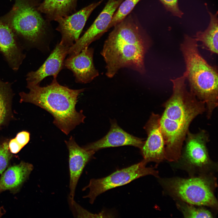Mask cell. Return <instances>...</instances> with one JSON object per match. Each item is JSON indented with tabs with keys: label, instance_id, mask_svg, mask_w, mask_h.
<instances>
[{
	"label": "cell",
	"instance_id": "1",
	"mask_svg": "<svg viewBox=\"0 0 218 218\" xmlns=\"http://www.w3.org/2000/svg\"><path fill=\"white\" fill-rule=\"evenodd\" d=\"M186 79L183 74L170 80L173 85L172 93L163 104L164 110L160 118L165 144V159L170 162L177 161L181 157L190 124L196 117L206 111L205 103L187 90Z\"/></svg>",
	"mask_w": 218,
	"mask_h": 218
},
{
	"label": "cell",
	"instance_id": "2",
	"mask_svg": "<svg viewBox=\"0 0 218 218\" xmlns=\"http://www.w3.org/2000/svg\"><path fill=\"white\" fill-rule=\"evenodd\" d=\"M113 27L101 52L106 75L112 78L125 68L144 74L145 57L151 43L150 37L130 13Z\"/></svg>",
	"mask_w": 218,
	"mask_h": 218
},
{
	"label": "cell",
	"instance_id": "3",
	"mask_svg": "<svg viewBox=\"0 0 218 218\" xmlns=\"http://www.w3.org/2000/svg\"><path fill=\"white\" fill-rule=\"evenodd\" d=\"M45 87L39 84L27 85L28 93H19L20 102L31 103L45 110L53 117L54 124L67 135L76 127L84 123L83 111H77L75 106L79 94L84 89H72L60 84L57 77Z\"/></svg>",
	"mask_w": 218,
	"mask_h": 218
},
{
	"label": "cell",
	"instance_id": "4",
	"mask_svg": "<svg viewBox=\"0 0 218 218\" xmlns=\"http://www.w3.org/2000/svg\"><path fill=\"white\" fill-rule=\"evenodd\" d=\"M198 46L193 38L184 35L180 45L186 66L183 74L188 81L190 91L205 103L206 117L209 119L218 106V70L203 57Z\"/></svg>",
	"mask_w": 218,
	"mask_h": 218
},
{
	"label": "cell",
	"instance_id": "5",
	"mask_svg": "<svg viewBox=\"0 0 218 218\" xmlns=\"http://www.w3.org/2000/svg\"><path fill=\"white\" fill-rule=\"evenodd\" d=\"M35 0H15L7 14L0 18L18 38L32 45L39 42L47 33V21L38 10Z\"/></svg>",
	"mask_w": 218,
	"mask_h": 218
},
{
	"label": "cell",
	"instance_id": "6",
	"mask_svg": "<svg viewBox=\"0 0 218 218\" xmlns=\"http://www.w3.org/2000/svg\"><path fill=\"white\" fill-rule=\"evenodd\" d=\"M210 182L203 177L175 178L161 181L170 194L189 204L215 208L217 202Z\"/></svg>",
	"mask_w": 218,
	"mask_h": 218
},
{
	"label": "cell",
	"instance_id": "7",
	"mask_svg": "<svg viewBox=\"0 0 218 218\" xmlns=\"http://www.w3.org/2000/svg\"><path fill=\"white\" fill-rule=\"evenodd\" d=\"M147 163L143 160L130 167L117 170L105 177L92 179L88 184L82 189H88V194L83 197L88 198L93 204L96 197L101 194L111 189L129 183L139 177L147 175L158 177V172L153 167H146Z\"/></svg>",
	"mask_w": 218,
	"mask_h": 218
},
{
	"label": "cell",
	"instance_id": "8",
	"mask_svg": "<svg viewBox=\"0 0 218 218\" xmlns=\"http://www.w3.org/2000/svg\"><path fill=\"white\" fill-rule=\"evenodd\" d=\"M124 0H108L92 25L84 35L70 47L68 54L71 55L80 53L107 32L114 13Z\"/></svg>",
	"mask_w": 218,
	"mask_h": 218
},
{
	"label": "cell",
	"instance_id": "9",
	"mask_svg": "<svg viewBox=\"0 0 218 218\" xmlns=\"http://www.w3.org/2000/svg\"><path fill=\"white\" fill-rule=\"evenodd\" d=\"M104 0L91 3L72 15L56 19L58 23L56 29L61 36L60 41L70 47L72 46L79 39L91 13Z\"/></svg>",
	"mask_w": 218,
	"mask_h": 218
},
{
	"label": "cell",
	"instance_id": "10",
	"mask_svg": "<svg viewBox=\"0 0 218 218\" xmlns=\"http://www.w3.org/2000/svg\"><path fill=\"white\" fill-rule=\"evenodd\" d=\"M160 115L152 113L144 128L147 137L140 150L143 160L159 163L165 159V144L160 124Z\"/></svg>",
	"mask_w": 218,
	"mask_h": 218
},
{
	"label": "cell",
	"instance_id": "11",
	"mask_svg": "<svg viewBox=\"0 0 218 218\" xmlns=\"http://www.w3.org/2000/svg\"><path fill=\"white\" fill-rule=\"evenodd\" d=\"M209 135L204 130L196 133L189 131L185 139L183 156L186 161L191 166L203 168L211 164L206 147L209 141Z\"/></svg>",
	"mask_w": 218,
	"mask_h": 218
},
{
	"label": "cell",
	"instance_id": "12",
	"mask_svg": "<svg viewBox=\"0 0 218 218\" xmlns=\"http://www.w3.org/2000/svg\"><path fill=\"white\" fill-rule=\"evenodd\" d=\"M65 142L69 152L70 193L68 198L74 200L77 185L83 170L95 152L79 146L72 136Z\"/></svg>",
	"mask_w": 218,
	"mask_h": 218
},
{
	"label": "cell",
	"instance_id": "13",
	"mask_svg": "<svg viewBox=\"0 0 218 218\" xmlns=\"http://www.w3.org/2000/svg\"><path fill=\"white\" fill-rule=\"evenodd\" d=\"M94 49L87 47L80 53L69 55L64 67L71 70L77 83H89L99 75L93 62Z\"/></svg>",
	"mask_w": 218,
	"mask_h": 218
},
{
	"label": "cell",
	"instance_id": "14",
	"mask_svg": "<svg viewBox=\"0 0 218 218\" xmlns=\"http://www.w3.org/2000/svg\"><path fill=\"white\" fill-rule=\"evenodd\" d=\"M70 47L61 41L57 44L49 57L37 70L27 74V85L39 84L44 78L48 76L57 77L64 67V59Z\"/></svg>",
	"mask_w": 218,
	"mask_h": 218
},
{
	"label": "cell",
	"instance_id": "15",
	"mask_svg": "<svg viewBox=\"0 0 218 218\" xmlns=\"http://www.w3.org/2000/svg\"><path fill=\"white\" fill-rule=\"evenodd\" d=\"M0 53L15 71L18 70L25 56L17 36L9 26L1 20Z\"/></svg>",
	"mask_w": 218,
	"mask_h": 218
},
{
	"label": "cell",
	"instance_id": "16",
	"mask_svg": "<svg viewBox=\"0 0 218 218\" xmlns=\"http://www.w3.org/2000/svg\"><path fill=\"white\" fill-rule=\"evenodd\" d=\"M144 142L143 139L125 131L117 125L116 121L112 120L110 129L105 136L83 147L87 150L95 152L104 148L128 145L140 149Z\"/></svg>",
	"mask_w": 218,
	"mask_h": 218
},
{
	"label": "cell",
	"instance_id": "17",
	"mask_svg": "<svg viewBox=\"0 0 218 218\" xmlns=\"http://www.w3.org/2000/svg\"><path fill=\"white\" fill-rule=\"evenodd\" d=\"M33 165L22 161L9 167L0 179V193L6 190L16 192L33 170Z\"/></svg>",
	"mask_w": 218,
	"mask_h": 218
},
{
	"label": "cell",
	"instance_id": "18",
	"mask_svg": "<svg viewBox=\"0 0 218 218\" xmlns=\"http://www.w3.org/2000/svg\"><path fill=\"white\" fill-rule=\"evenodd\" d=\"M78 0H44L38 10L45 14L48 21L71 15L75 11Z\"/></svg>",
	"mask_w": 218,
	"mask_h": 218
},
{
	"label": "cell",
	"instance_id": "19",
	"mask_svg": "<svg viewBox=\"0 0 218 218\" xmlns=\"http://www.w3.org/2000/svg\"><path fill=\"white\" fill-rule=\"evenodd\" d=\"M207 12L210 16V23L207 28L203 31H199L197 32L193 38L197 41L201 42L203 46L211 53L217 54L218 51V12L217 11L213 14L208 9Z\"/></svg>",
	"mask_w": 218,
	"mask_h": 218
},
{
	"label": "cell",
	"instance_id": "20",
	"mask_svg": "<svg viewBox=\"0 0 218 218\" xmlns=\"http://www.w3.org/2000/svg\"><path fill=\"white\" fill-rule=\"evenodd\" d=\"M12 97L11 84L0 79V127L10 116Z\"/></svg>",
	"mask_w": 218,
	"mask_h": 218
},
{
	"label": "cell",
	"instance_id": "21",
	"mask_svg": "<svg viewBox=\"0 0 218 218\" xmlns=\"http://www.w3.org/2000/svg\"><path fill=\"white\" fill-rule=\"evenodd\" d=\"M140 0H124L114 13L107 31L120 22L129 15Z\"/></svg>",
	"mask_w": 218,
	"mask_h": 218
},
{
	"label": "cell",
	"instance_id": "22",
	"mask_svg": "<svg viewBox=\"0 0 218 218\" xmlns=\"http://www.w3.org/2000/svg\"><path fill=\"white\" fill-rule=\"evenodd\" d=\"M178 206L185 218L213 217L212 214L209 210L202 208H196L191 204H179Z\"/></svg>",
	"mask_w": 218,
	"mask_h": 218
},
{
	"label": "cell",
	"instance_id": "23",
	"mask_svg": "<svg viewBox=\"0 0 218 218\" xmlns=\"http://www.w3.org/2000/svg\"><path fill=\"white\" fill-rule=\"evenodd\" d=\"M68 203L73 215L77 217H98L103 215L104 213L94 214L88 212L77 203L74 200L68 198Z\"/></svg>",
	"mask_w": 218,
	"mask_h": 218
},
{
	"label": "cell",
	"instance_id": "24",
	"mask_svg": "<svg viewBox=\"0 0 218 218\" xmlns=\"http://www.w3.org/2000/svg\"><path fill=\"white\" fill-rule=\"evenodd\" d=\"M8 142L4 141L0 144V174L6 168L12 157L8 148Z\"/></svg>",
	"mask_w": 218,
	"mask_h": 218
},
{
	"label": "cell",
	"instance_id": "25",
	"mask_svg": "<svg viewBox=\"0 0 218 218\" xmlns=\"http://www.w3.org/2000/svg\"><path fill=\"white\" fill-rule=\"evenodd\" d=\"M163 5L167 11L174 16L181 18L183 13L180 9L178 0H158Z\"/></svg>",
	"mask_w": 218,
	"mask_h": 218
},
{
	"label": "cell",
	"instance_id": "26",
	"mask_svg": "<svg viewBox=\"0 0 218 218\" xmlns=\"http://www.w3.org/2000/svg\"><path fill=\"white\" fill-rule=\"evenodd\" d=\"M15 138L19 144L23 147L29 141L30 133L26 131H21L17 134Z\"/></svg>",
	"mask_w": 218,
	"mask_h": 218
},
{
	"label": "cell",
	"instance_id": "27",
	"mask_svg": "<svg viewBox=\"0 0 218 218\" xmlns=\"http://www.w3.org/2000/svg\"><path fill=\"white\" fill-rule=\"evenodd\" d=\"M9 150L12 154H16L23 148L17 142L15 138L11 139L8 142Z\"/></svg>",
	"mask_w": 218,
	"mask_h": 218
},
{
	"label": "cell",
	"instance_id": "28",
	"mask_svg": "<svg viewBox=\"0 0 218 218\" xmlns=\"http://www.w3.org/2000/svg\"><path fill=\"white\" fill-rule=\"evenodd\" d=\"M35 1L37 2V0H35Z\"/></svg>",
	"mask_w": 218,
	"mask_h": 218
}]
</instances>
